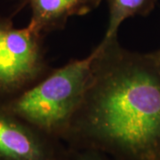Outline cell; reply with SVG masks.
Returning <instances> with one entry per match:
<instances>
[{
    "label": "cell",
    "mask_w": 160,
    "mask_h": 160,
    "mask_svg": "<svg viewBox=\"0 0 160 160\" xmlns=\"http://www.w3.org/2000/svg\"><path fill=\"white\" fill-rule=\"evenodd\" d=\"M90 82L63 140L115 160H160V60L118 37L94 49Z\"/></svg>",
    "instance_id": "cell-1"
},
{
    "label": "cell",
    "mask_w": 160,
    "mask_h": 160,
    "mask_svg": "<svg viewBox=\"0 0 160 160\" xmlns=\"http://www.w3.org/2000/svg\"><path fill=\"white\" fill-rule=\"evenodd\" d=\"M95 51L52 69L18 95L1 102L6 109L52 137L64 140L90 82Z\"/></svg>",
    "instance_id": "cell-2"
},
{
    "label": "cell",
    "mask_w": 160,
    "mask_h": 160,
    "mask_svg": "<svg viewBox=\"0 0 160 160\" xmlns=\"http://www.w3.org/2000/svg\"><path fill=\"white\" fill-rule=\"evenodd\" d=\"M43 36L28 26L17 29L11 18L0 16V102L18 95L51 69Z\"/></svg>",
    "instance_id": "cell-3"
},
{
    "label": "cell",
    "mask_w": 160,
    "mask_h": 160,
    "mask_svg": "<svg viewBox=\"0 0 160 160\" xmlns=\"http://www.w3.org/2000/svg\"><path fill=\"white\" fill-rule=\"evenodd\" d=\"M69 147L0 102V160H68Z\"/></svg>",
    "instance_id": "cell-4"
},
{
    "label": "cell",
    "mask_w": 160,
    "mask_h": 160,
    "mask_svg": "<svg viewBox=\"0 0 160 160\" xmlns=\"http://www.w3.org/2000/svg\"><path fill=\"white\" fill-rule=\"evenodd\" d=\"M31 11L27 25L45 35L64 28L69 18L86 15L97 8L102 0H25Z\"/></svg>",
    "instance_id": "cell-5"
},
{
    "label": "cell",
    "mask_w": 160,
    "mask_h": 160,
    "mask_svg": "<svg viewBox=\"0 0 160 160\" xmlns=\"http://www.w3.org/2000/svg\"><path fill=\"white\" fill-rule=\"evenodd\" d=\"M158 0H108L109 22L103 40L118 37V29L126 20L149 14Z\"/></svg>",
    "instance_id": "cell-6"
},
{
    "label": "cell",
    "mask_w": 160,
    "mask_h": 160,
    "mask_svg": "<svg viewBox=\"0 0 160 160\" xmlns=\"http://www.w3.org/2000/svg\"><path fill=\"white\" fill-rule=\"evenodd\" d=\"M68 160H113L108 155L93 149H78L69 147Z\"/></svg>",
    "instance_id": "cell-7"
},
{
    "label": "cell",
    "mask_w": 160,
    "mask_h": 160,
    "mask_svg": "<svg viewBox=\"0 0 160 160\" xmlns=\"http://www.w3.org/2000/svg\"><path fill=\"white\" fill-rule=\"evenodd\" d=\"M157 52V53H158V58H159V60H160V49H158V51H156Z\"/></svg>",
    "instance_id": "cell-8"
}]
</instances>
